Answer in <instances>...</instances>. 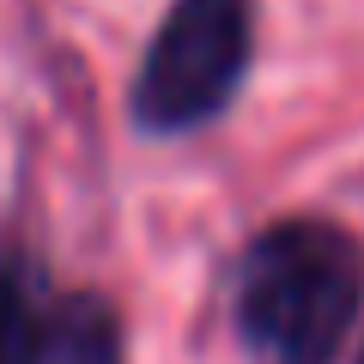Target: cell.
Returning a JSON list of instances; mask_svg holds the SVG:
<instances>
[{
  "mask_svg": "<svg viewBox=\"0 0 364 364\" xmlns=\"http://www.w3.org/2000/svg\"><path fill=\"white\" fill-rule=\"evenodd\" d=\"M0 364H122V316L97 291H49L25 255H0Z\"/></svg>",
  "mask_w": 364,
  "mask_h": 364,
  "instance_id": "3",
  "label": "cell"
},
{
  "mask_svg": "<svg viewBox=\"0 0 364 364\" xmlns=\"http://www.w3.org/2000/svg\"><path fill=\"white\" fill-rule=\"evenodd\" d=\"M364 310V243L334 219H279L231 273V322L261 364H334Z\"/></svg>",
  "mask_w": 364,
  "mask_h": 364,
  "instance_id": "1",
  "label": "cell"
},
{
  "mask_svg": "<svg viewBox=\"0 0 364 364\" xmlns=\"http://www.w3.org/2000/svg\"><path fill=\"white\" fill-rule=\"evenodd\" d=\"M358 364H364V352H358Z\"/></svg>",
  "mask_w": 364,
  "mask_h": 364,
  "instance_id": "4",
  "label": "cell"
},
{
  "mask_svg": "<svg viewBox=\"0 0 364 364\" xmlns=\"http://www.w3.org/2000/svg\"><path fill=\"white\" fill-rule=\"evenodd\" d=\"M255 55V0H170L128 85L134 128L176 140L231 109Z\"/></svg>",
  "mask_w": 364,
  "mask_h": 364,
  "instance_id": "2",
  "label": "cell"
}]
</instances>
